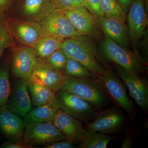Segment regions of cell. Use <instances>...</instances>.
<instances>
[{"label": "cell", "instance_id": "d6a6232c", "mask_svg": "<svg viewBox=\"0 0 148 148\" xmlns=\"http://www.w3.org/2000/svg\"><path fill=\"white\" fill-rule=\"evenodd\" d=\"M0 147L3 148H32L30 146L23 142L14 143V142H5L1 145Z\"/></svg>", "mask_w": 148, "mask_h": 148}, {"label": "cell", "instance_id": "52a82bcc", "mask_svg": "<svg viewBox=\"0 0 148 148\" xmlns=\"http://www.w3.org/2000/svg\"><path fill=\"white\" fill-rule=\"evenodd\" d=\"M97 78L114 102L130 116L134 117L136 112L135 105L127 95L122 83L112 70L107 67L105 73L98 76Z\"/></svg>", "mask_w": 148, "mask_h": 148}, {"label": "cell", "instance_id": "8fae6325", "mask_svg": "<svg viewBox=\"0 0 148 148\" xmlns=\"http://www.w3.org/2000/svg\"><path fill=\"white\" fill-rule=\"evenodd\" d=\"M5 21L12 36L24 45L33 47L35 43L42 37L40 25L38 21L12 17H9Z\"/></svg>", "mask_w": 148, "mask_h": 148}, {"label": "cell", "instance_id": "ba28073f", "mask_svg": "<svg viewBox=\"0 0 148 148\" xmlns=\"http://www.w3.org/2000/svg\"><path fill=\"white\" fill-rule=\"evenodd\" d=\"M66 140L53 122L27 124L25 125L22 142L32 148L34 145H49Z\"/></svg>", "mask_w": 148, "mask_h": 148}, {"label": "cell", "instance_id": "1f68e13d", "mask_svg": "<svg viewBox=\"0 0 148 148\" xmlns=\"http://www.w3.org/2000/svg\"><path fill=\"white\" fill-rule=\"evenodd\" d=\"M12 0H0V20H3L10 8Z\"/></svg>", "mask_w": 148, "mask_h": 148}, {"label": "cell", "instance_id": "277c9868", "mask_svg": "<svg viewBox=\"0 0 148 148\" xmlns=\"http://www.w3.org/2000/svg\"><path fill=\"white\" fill-rule=\"evenodd\" d=\"M56 95L58 108L80 121H92L97 113V109L90 103L67 90L61 88Z\"/></svg>", "mask_w": 148, "mask_h": 148}, {"label": "cell", "instance_id": "74e56055", "mask_svg": "<svg viewBox=\"0 0 148 148\" xmlns=\"http://www.w3.org/2000/svg\"><path fill=\"white\" fill-rule=\"evenodd\" d=\"M145 5L146 8H147V10L148 11V0H145Z\"/></svg>", "mask_w": 148, "mask_h": 148}, {"label": "cell", "instance_id": "d4e9b609", "mask_svg": "<svg viewBox=\"0 0 148 148\" xmlns=\"http://www.w3.org/2000/svg\"><path fill=\"white\" fill-rule=\"evenodd\" d=\"M65 76L79 79H95L97 77L78 61L69 57L66 67L62 71Z\"/></svg>", "mask_w": 148, "mask_h": 148}, {"label": "cell", "instance_id": "e575fe53", "mask_svg": "<svg viewBox=\"0 0 148 148\" xmlns=\"http://www.w3.org/2000/svg\"><path fill=\"white\" fill-rule=\"evenodd\" d=\"M116 1L121 6L123 10L127 13L133 0H116Z\"/></svg>", "mask_w": 148, "mask_h": 148}, {"label": "cell", "instance_id": "30bf717a", "mask_svg": "<svg viewBox=\"0 0 148 148\" xmlns=\"http://www.w3.org/2000/svg\"><path fill=\"white\" fill-rule=\"evenodd\" d=\"M37 21L40 25L42 37L52 35L65 39L81 35L60 11L55 10Z\"/></svg>", "mask_w": 148, "mask_h": 148}, {"label": "cell", "instance_id": "8992f818", "mask_svg": "<svg viewBox=\"0 0 148 148\" xmlns=\"http://www.w3.org/2000/svg\"><path fill=\"white\" fill-rule=\"evenodd\" d=\"M147 12L145 0H133L127 12L130 42L135 52H139L138 45L147 29Z\"/></svg>", "mask_w": 148, "mask_h": 148}, {"label": "cell", "instance_id": "2e32d148", "mask_svg": "<svg viewBox=\"0 0 148 148\" xmlns=\"http://www.w3.org/2000/svg\"><path fill=\"white\" fill-rule=\"evenodd\" d=\"M98 26L104 34L123 47L130 49L127 27L123 21L106 16H97Z\"/></svg>", "mask_w": 148, "mask_h": 148}, {"label": "cell", "instance_id": "5b68a950", "mask_svg": "<svg viewBox=\"0 0 148 148\" xmlns=\"http://www.w3.org/2000/svg\"><path fill=\"white\" fill-rule=\"evenodd\" d=\"M127 120L120 108L114 106L97 112L85 130L106 135L116 134L123 129Z\"/></svg>", "mask_w": 148, "mask_h": 148}, {"label": "cell", "instance_id": "9c48e42d", "mask_svg": "<svg viewBox=\"0 0 148 148\" xmlns=\"http://www.w3.org/2000/svg\"><path fill=\"white\" fill-rule=\"evenodd\" d=\"M61 12L81 35L87 36L93 40L101 38V29L98 26L97 16L84 7H72Z\"/></svg>", "mask_w": 148, "mask_h": 148}, {"label": "cell", "instance_id": "83f0119b", "mask_svg": "<svg viewBox=\"0 0 148 148\" xmlns=\"http://www.w3.org/2000/svg\"><path fill=\"white\" fill-rule=\"evenodd\" d=\"M12 36L7 28L4 19L0 20V58L12 43Z\"/></svg>", "mask_w": 148, "mask_h": 148}, {"label": "cell", "instance_id": "7402d4cb", "mask_svg": "<svg viewBox=\"0 0 148 148\" xmlns=\"http://www.w3.org/2000/svg\"><path fill=\"white\" fill-rule=\"evenodd\" d=\"M27 84L33 106L37 107L49 103L56 104L57 106L56 92L53 90L39 85Z\"/></svg>", "mask_w": 148, "mask_h": 148}, {"label": "cell", "instance_id": "cb8c5ba5", "mask_svg": "<svg viewBox=\"0 0 148 148\" xmlns=\"http://www.w3.org/2000/svg\"><path fill=\"white\" fill-rule=\"evenodd\" d=\"M9 74L10 64L5 61L0 65V110L6 107L10 95Z\"/></svg>", "mask_w": 148, "mask_h": 148}, {"label": "cell", "instance_id": "f1b7e54d", "mask_svg": "<svg viewBox=\"0 0 148 148\" xmlns=\"http://www.w3.org/2000/svg\"><path fill=\"white\" fill-rule=\"evenodd\" d=\"M86 8L95 16H105L100 6V0H85Z\"/></svg>", "mask_w": 148, "mask_h": 148}, {"label": "cell", "instance_id": "ffe728a7", "mask_svg": "<svg viewBox=\"0 0 148 148\" xmlns=\"http://www.w3.org/2000/svg\"><path fill=\"white\" fill-rule=\"evenodd\" d=\"M24 117L26 124L41 123L53 122L58 109L57 105L52 103L35 107Z\"/></svg>", "mask_w": 148, "mask_h": 148}, {"label": "cell", "instance_id": "d590c367", "mask_svg": "<svg viewBox=\"0 0 148 148\" xmlns=\"http://www.w3.org/2000/svg\"><path fill=\"white\" fill-rule=\"evenodd\" d=\"M133 140L131 137L128 136L125 138L122 143V148H131L133 145Z\"/></svg>", "mask_w": 148, "mask_h": 148}, {"label": "cell", "instance_id": "4dcf8cb0", "mask_svg": "<svg viewBox=\"0 0 148 148\" xmlns=\"http://www.w3.org/2000/svg\"><path fill=\"white\" fill-rule=\"evenodd\" d=\"M77 147L75 144L68 140H61L46 145L44 148H75Z\"/></svg>", "mask_w": 148, "mask_h": 148}, {"label": "cell", "instance_id": "9a60e30c", "mask_svg": "<svg viewBox=\"0 0 148 148\" xmlns=\"http://www.w3.org/2000/svg\"><path fill=\"white\" fill-rule=\"evenodd\" d=\"M32 105L27 81L18 79L13 84L7 108L23 118L31 110Z\"/></svg>", "mask_w": 148, "mask_h": 148}, {"label": "cell", "instance_id": "603a6c76", "mask_svg": "<svg viewBox=\"0 0 148 148\" xmlns=\"http://www.w3.org/2000/svg\"><path fill=\"white\" fill-rule=\"evenodd\" d=\"M114 137L85 130L78 145L81 148H106Z\"/></svg>", "mask_w": 148, "mask_h": 148}, {"label": "cell", "instance_id": "7a4b0ae2", "mask_svg": "<svg viewBox=\"0 0 148 148\" xmlns=\"http://www.w3.org/2000/svg\"><path fill=\"white\" fill-rule=\"evenodd\" d=\"M61 89L82 98L96 109L107 105L109 96L99 79L64 77Z\"/></svg>", "mask_w": 148, "mask_h": 148}, {"label": "cell", "instance_id": "3957f363", "mask_svg": "<svg viewBox=\"0 0 148 148\" xmlns=\"http://www.w3.org/2000/svg\"><path fill=\"white\" fill-rule=\"evenodd\" d=\"M101 53L103 58L136 75L143 73L147 65L139 52L125 48L105 34L101 42Z\"/></svg>", "mask_w": 148, "mask_h": 148}, {"label": "cell", "instance_id": "6da1fadb", "mask_svg": "<svg viewBox=\"0 0 148 148\" xmlns=\"http://www.w3.org/2000/svg\"><path fill=\"white\" fill-rule=\"evenodd\" d=\"M60 49L69 57L78 61L96 77L105 74L107 66L93 39L84 35L64 39Z\"/></svg>", "mask_w": 148, "mask_h": 148}, {"label": "cell", "instance_id": "836d02e7", "mask_svg": "<svg viewBox=\"0 0 148 148\" xmlns=\"http://www.w3.org/2000/svg\"><path fill=\"white\" fill-rule=\"evenodd\" d=\"M143 37H144V40L142 42L143 44V48H142V51L143 52V54H144V57H143L144 60L147 63V56H148V48L147 47V45H148V30H146L145 34L143 35Z\"/></svg>", "mask_w": 148, "mask_h": 148}, {"label": "cell", "instance_id": "d6986e66", "mask_svg": "<svg viewBox=\"0 0 148 148\" xmlns=\"http://www.w3.org/2000/svg\"><path fill=\"white\" fill-rule=\"evenodd\" d=\"M54 10L51 0H24L22 14L27 19L38 21Z\"/></svg>", "mask_w": 148, "mask_h": 148}, {"label": "cell", "instance_id": "5bb4252c", "mask_svg": "<svg viewBox=\"0 0 148 148\" xmlns=\"http://www.w3.org/2000/svg\"><path fill=\"white\" fill-rule=\"evenodd\" d=\"M119 75L127 86L131 97L143 110L148 108V83L140 75L130 73L116 64Z\"/></svg>", "mask_w": 148, "mask_h": 148}, {"label": "cell", "instance_id": "ac0fdd59", "mask_svg": "<svg viewBox=\"0 0 148 148\" xmlns=\"http://www.w3.org/2000/svg\"><path fill=\"white\" fill-rule=\"evenodd\" d=\"M53 123L66 140L79 144L84 130L79 120L58 108Z\"/></svg>", "mask_w": 148, "mask_h": 148}, {"label": "cell", "instance_id": "4316f807", "mask_svg": "<svg viewBox=\"0 0 148 148\" xmlns=\"http://www.w3.org/2000/svg\"><path fill=\"white\" fill-rule=\"evenodd\" d=\"M69 57L59 49L56 51L48 58L47 61L51 67L56 70L63 71L66 67Z\"/></svg>", "mask_w": 148, "mask_h": 148}, {"label": "cell", "instance_id": "484cf974", "mask_svg": "<svg viewBox=\"0 0 148 148\" xmlns=\"http://www.w3.org/2000/svg\"><path fill=\"white\" fill-rule=\"evenodd\" d=\"M100 6L105 16L125 23L127 20V13L116 0H100Z\"/></svg>", "mask_w": 148, "mask_h": 148}, {"label": "cell", "instance_id": "4fadbf2b", "mask_svg": "<svg viewBox=\"0 0 148 148\" xmlns=\"http://www.w3.org/2000/svg\"><path fill=\"white\" fill-rule=\"evenodd\" d=\"M34 48L25 45L15 49L12 58V70L18 79L28 81L39 60Z\"/></svg>", "mask_w": 148, "mask_h": 148}, {"label": "cell", "instance_id": "8d00e7d4", "mask_svg": "<svg viewBox=\"0 0 148 148\" xmlns=\"http://www.w3.org/2000/svg\"><path fill=\"white\" fill-rule=\"evenodd\" d=\"M81 6L84 7L86 8V4L85 0H72V7Z\"/></svg>", "mask_w": 148, "mask_h": 148}, {"label": "cell", "instance_id": "7c38bea8", "mask_svg": "<svg viewBox=\"0 0 148 148\" xmlns=\"http://www.w3.org/2000/svg\"><path fill=\"white\" fill-rule=\"evenodd\" d=\"M65 75L62 71L51 67L47 60L39 58L27 83L43 86L56 92L60 90Z\"/></svg>", "mask_w": 148, "mask_h": 148}, {"label": "cell", "instance_id": "e0dca14e", "mask_svg": "<svg viewBox=\"0 0 148 148\" xmlns=\"http://www.w3.org/2000/svg\"><path fill=\"white\" fill-rule=\"evenodd\" d=\"M25 125L21 116L6 107L0 110V129L10 142H22Z\"/></svg>", "mask_w": 148, "mask_h": 148}, {"label": "cell", "instance_id": "44dd1931", "mask_svg": "<svg viewBox=\"0 0 148 148\" xmlns=\"http://www.w3.org/2000/svg\"><path fill=\"white\" fill-rule=\"evenodd\" d=\"M65 39L52 35L44 36L35 43L33 47L39 58L47 61L48 58L56 51L60 49Z\"/></svg>", "mask_w": 148, "mask_h": 148}, {"label": "cell", "instance_id": "f546056e", "mask_svg": "<svg viewBox=\"0 0 148 148\" xmlns=\"http://www.w3.org/2000/svg\"><path fill=\"white\" fill-rule=\"evenodd\" d=\"M54 9L56 10L64 11L71 8L72 0H51Z\"/></svg>", "mask_w": 148, "mask_h": 148}]
</instances>
